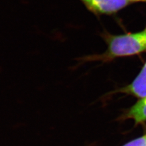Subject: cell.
Wrapping results in <instances>:
<instances>
[{
	"mask_svg": "<svg viewBox=\"0 0 146 146\" xmlns=\"http://www.w3.org/2000/svg\"><path fill=\"white\" fill-rule=\"evenodd\" d=\"M146 50L145 31L138 33L111 36L108 42V55L111 57L132 56Z\"/></svg>",
	"mask_w": 146,
	"mask_h": 146,
	"instance_id": "6da1fadb",
	"label": "cell"
},
{
	"mask_svg": "<svg viewBox=\"0 0 146 146\" xmlns=\"http://www.w3.org/2000/svg\"><path fill=\"white\" fill-rule=\"evenodd\" d=\"M89 10L100 14H111L128 5V0H81Z\"/></svg>",
	"mask_w": 146,
	"mask_h": 146,
	"instance_id": "7a4b0ae2",
	"label": "cell"
},
{
	"mask_svg": "<svg viewBox=\"0 0 146 146\" xmlns=\"http://www.w3.org/2000/svg\"><path fill=\"white\" fill-rule=\"evenodd\" d=\"M124 90L141 99L146 98V63L139 75Z\"/></svg>",
	"mask_w": 146,
	"mask_h": 146,
	"instance_id": "3957f363",
	"label": "cell"
},
{
	"mask_svg": "<svg viewBox=\"0 0 146 146\" xmlns=\"http://www.w3.org/2000/svg\"><path fill=\"white\" fill-rule=\"evenodd\" d=\"M127 116L133 119L136 124L146 121V98L141 99L132 107Z\"/></svg>",
	"mask_w": 146,
	"mask_h": 146,
	"instance_id": "277c9868",
	"label": "cell"
},
{
	"mask_svg": "<svg viewBox=\"0 0 146 146\" xmlns=\"http://www.w3.org/2000/svg\"><path fill=\"white\" fill-rule=\"evenodd\" d=\"M122 146H146V135L131 141Z\"/></svg>",
	"mask_w": 146,
	"mask_h": 146,
	"instance_id": "5b68a950",
	"label": "cell"
},
{
	"mask_svg": "<svg viewBox=\"0 0 146 146\" xmlns=\"http://www.w3.org/2000/svg\"><path fill=\"white\" fill-rule=\"evenodd\" d=\"M129 1H145L146 0H128Z\"/></svg>",
	"mask_w": 146,
	"mask_h": 146,
	"instance_id": "8992f818",
	"label": "cell"
},
{
	"mask_svg": "<svg viewBox=\"0 0 146 146\" xmlns=\"http://www.w3.org/2000/svg\"><path fill=\"white\" fill-rule=\"evenodd\" d=\"M144 31H145V34H146V29H145Z\"/></svg>",
	"mask_w": 146,
	"mask_h": 146,
	"instance_id": "52a82bcc",
	"label": "cell"
}]
</instances>
